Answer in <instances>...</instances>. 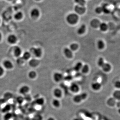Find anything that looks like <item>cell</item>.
I'll list each match as a JSON object with an SVG mask.
<instances>
[{
    "instance_id": "1",
    "label": "cell",
    "mask_w": 120,
    "mask_h": 120,
    "mask_svg": "<svg viewBox=\"0 0 120 120\" xmlns=\"http://www.w3.org/2000/svg\"><path fill=\"white\" fill-rule=\"evenodd\" d=\"M79 16L78 15L75 13H71L69 14L67 18V22L71 24H75L78 22Z\"/></svg>"
},
{
    "instance_id": "2",
    "label": "cell",
    "mask_w": 120,
    "mask_h": 120,
    "mask_svg": "<svg viewBox=\"0 0 120 120\" xmlns=\"http://www.w3.org/2000/svg\"><path fill=\"white\" fill-rule=\"evenodd\" d=\"M18 91L20 95L24 97L29 94L30 91V88L27 85H23L19 88Z\"/></svg>"
},
{
    "instance_id": "3",
    "label": "cell",
    "mask_w": 120,
    "mask_h": 120,
    "mask_svg": "<svg viewBox=\"0 0 120 120\" xmlns=\"http://www.w3.org/2000/svg\"><path fill=\"white\" fill-rule=\"evenodd\" d=\"M70 91L74 94H77L79 92L80 88L79 86L75 83H71L69 86Z\"/></svg>"
},
{
    "instance_id": "4",
    "label": "cell",
    "mask_w": 120,
    "mask_h": 120,
    "mask_svg": "<svg viewBox=\"0 0 120 120\" xmlns=\"http://www.w3.org/2000/svg\"><path fill=\"white\" fill-rule=\"evenodd\" d=\"M53 94L55 98L58 99H60L62 98L63 96L62 91L60 88H55L53 91Z\"/></svg>"
},
{
    "instance_id": "5",
    "label": "cell",
    "mask_w": 120,
    "mask_h": 120,
    "mask_svg": "<svg viewBox=\"0 0 120 120\" xmlns=\"http://www.w3.org/2000/svg\"><path fill=\"white\" fill-rule=\"evenodd\" d=\"M30 51L36 57H39L41 56L42 50L41 48H32Z\"/></svg>"
},
{
    "instance_id": "6",
    "label": "cell",
    "mask_w": 120,
    "mask_h": 120,
    "mask_svg": "<svg viewBox=\"0 0 120 120\" xmlns=\"http://www.w3.org/2000/svg\"><path fill=\"white\" fill-rule=\"evenodd\" d=\"M75 10L76 13L79 15H82L85 12L86 9L84 6H80L78 5L75 7Z\"/></svg>"
},
{
    "instance_id": "7",
    "label": "cell",
    "mask_w": 120,
    "mask_h": 120,
    "mask_svg": "<svg viewBox=\"0 0 120 120\" xmlns=\"http://www.w3.org/2000/svg\"><path fill=\"white\" fill-rule=\"evenodd\" d=\"M11 109L12 106L11 104L7 103L3 107L0 111L2 112V113H6L11 112Z\"/></svg>"
},
{
    "instance_id": "8",
    "label": "cell",
    "mask_w": 120,
    "mask_h": 120,
    "mask_svg": "<svg viewBox=\"0 0 120 120\" xmlns=\"http://www.w3.org/2000/svg\"><path fill=\"white\" fill-rule=\"evenodd\" d=\"M53 78L54 80L56 82H59L61 81L64 79L63 75L59 72H56L54 74Z\"/></svg>"
},
{
    "instance_id": "9",
    "label": "cell",
    "mask_w": 120,
    "mask_h": 120,
    "mask_svg": "<svg viewBox=\"0 0 120 120\" xmlns=\"http://www.w3.org/2000/svg\"><path fill=\"white\" fill-rule=\"evenodd\" d=\"M72 100L73 102L76 104H79L83 101L80 94H76L73 97Z\"/></svg>"
},
{
    "instance_id": "10",
    "label": "cell",
    "mask_w": 120,
    "mask_h": 120,
    "mask_svg": "<svg viewBox=\"0 0 120 120\" xmlns=\"http://www.w3.org/2000/svg\"><path fill=\"white\" fill-rule=\"evenodd\" d=\"M8 42L11 44H14L16 43L17 41V37L14 34H11L8 38Z\"/></svg>"
},
{
    "instance_id": "11",
    "label": "cell",
    "mask_w": 120,
    "mask_h": 120,
    "mask_svg": "<svg viewBox=\"0 0 120 120\" xmlns=\"http://www.w3.org/2000/svg\"><path fill=\"white\" fill-rule=\"evenodd\" d=\"M39 11L37 8H34L30 12V16L32 18L36 19L38 18L39 15Z\"/></svg>"
},
{
    "instance_id": "12",
    "label": "cell",
    "mask_w": 120,
    "mask_h": 120,
    "mask_svg": "<svg viewBox=\"0 0 120 120\" xmlns=\"http://www.w3.org/2000/svg\"><path fill=\"white\" fill-rule=\"evenodd\" d=\"M34 102L36 105L41 106L45 104V100L44 98L42 97H39L35 99Z\"/></svg>"
},
{
    "instance_id": "13",
    "label": "cell",
    "mask_w": 120,
    "mask_h": 120,
    "mask_svg": "<svg viewBox=\"0 0 120 120\" xmlns=\"http://www.w3.org/2000/svg\"><path fill=\"white\" fill-rule=\"evenodd\" d=\"M52 105L55 108L58 109L61 106L60 101L58 99L55 98L53 99L52 102Z\"/></svg>"
},
{
    "instance_id": "14",
    "label": "cell",
    "mask_w": 120,
    "mask_h": 120,
    "mask_svg": "<svg viewBox=\"0 0 120 120\" xmlns=\"http://www.w3.org/2000/svg\"><path fill=\"white\" fill-rule=\"evenodd\" d=\"M101 23L100 21L98 19H94L91 22L90 25L93 28H97L99 27Z\"/></svg>"
},
{
    "instance_id": "15",
    "label": "cell",
    "mask_w": 120,
    "mask_h": 120,
    "mask_svg": "<svg viewBox=\"0 0 120 120\" xmlns=\"http://www.w3.org/2000/svg\"><path fill=\"white\" fill-rule=\"evenodd\" d=\"M101 85L98 82L93 83L91 85V88L92 90L95 91H97L101 89Z\"/></svg>"
},
{
    "instance_id": "16",
    "label": "cell",
    "mask_w": 120,
    "mask_h": 120,
    "mask_svg": "<svg viewBox=\"0 0 120 120\" xmlns=\"http://www.w3.org/2000/svg\"><path fill=\"white\" fill-rule=\"evenodd\" d=\"M14 54L15 56L19 57L22 53V50L19 46H15L14 49Z\"/></svg>"
},
{
    "instance_id": "17",
    "label": "cell",
    "mask_w": 120,
    "mask_h": 120,
    "mask_svg": "<svg viewBox=\"0 0 120 120\" xmlns=\"http://www.w3.org/2000/svg\"><path fill=\"white\" fill-rule=\"evenodd\" d=\"M64 53L65 56L68 58H71L72 57V52L71 49L68 48H66L64 49Z\"/></svg>"
},
{
    "instance_id": "18",
    "label": "cell",
    "mask_w": 120,
    "mask_h": 120,
    "mask_svg": "<svg viewBox=\"0 0 120 120\" xmlns=\"http://www.w3.org/2000/svg\"><path fill=\"white\" fill-rule=\"evenodd\" d=\"M4 65L5 68L8 69H11L13 68V64L11 61L6 60L4 62Z\"/></svg>"
},
{
    "instance_id": "19",
    "label": "cell",
    "mask_w": 120,
    "mask_h": 120,
    "mask_svg": "<svg viewBox=\"0 0 120 120\" xmlns=\"http://www.w3.org/2000/svg\"><path fill=\"white\" fill-rule=\"evenodd\" d=\"M39 63V61L35 59H32L29 62V64L31 67H37Z\"/></svg>"
},
{
    "instance_id": "20",
    "label": "cell",
    "mask_w": 120,
    "mask_h": 120,
    "mask_svg": "<svg viewBox=\"0 0 120 120\" xmlns=\"http://www.w3.org/2000/svg\"><path fill=\"white\" fill-rule=\"evenodd\" d=\"M13 117V115L11 112L4 114L3 119L4 120H11Z\"/></svg>"
},
{
    "instance_id": "21",
    "label": "cell",
    "mask_w": 120,
    "mask_h": 120,
    "mask_svg": "<svg viewBox=\"0 0 120 120\" xmlns=\"http://www.w3.org/2000/svg\"><path fill=\"white\" fill-rule=\"evenodd\" d=\"M13 95L11 92H7L4 94L3 98L7 101V102L9 100H10L12 98Z\"/></svg>"
},
{
    "instance_id": "22",
    "label": "cell",
    "mask_w": 120,
    "mask_h": 120,
    "mask_svg": "<svg viewBox=\"0 0 120 120\" xmlns=\"http://www.w3.org/2000/svg\"><path fill=\"white\" fill-rule=\"evenodd\" d=\"M103 69V71L105 72L109 71L111 68V67L110 64L108 63H105L103 66L101 67Z\"/></svg>"
},
{
    "instance_id": "23",
    "label": "cell",
    "mask_w": 120,
    "mask_h": 120,
    "mask_svg": "<svg viewBox=\"0 0 120 120\" xmlns=\"http://www.w3.org/2000/svg\"><path fill=\"white\" fill-rule=\"evenodd\" d=\"M113 98L116 100L120 101V90H116L114 92L113 94Z\"/></svg>"
},
{
    "instance_id": "24",
    "label": "cell",
    "mask_w": 120,
    "mask_h": 120,
    "mask_svg": "<svg viewBox=\"0 0 120 120\" xmlns=\"http://www.w3.org/2000/svg\"><path fill=\"white\" fill-rule=\"evenodd\" d=\"M86 30V26L84 24H82L77 30V32L79 34H82L85 32Z\"/></svg>"
},
{
    "instance_id": "25",
    "label": "cell",
    "mask_w": 120,
    "mask_h": 120,
    "mask_svg": "<svg viewBox=\"0 0 120 120\" xmlns=\"http://www.w3.org/2000/svg\"><path fill=\"white\" fill-rule=\"evenodd\" d=\"M116 99L114 98H110L107 100V104L109 106H113L116 104Z\"/></svg>"
},
{
    "instance_id": "26",
    "label": "cell",
    "mask_w": 120,
    "mask_h": 120,
    "mask_svg": "<svg viewBox=\"0 0 120 120\" xmlns=\"http://www.w3.org/2000/svg\"><path fill=\"white\" fill-rule=\"evenodd\" d=\"M82 64L81 62H78L75 65L73 69L76 71H79L80 69H82Z\"/></svg>"
},
{
    "instance_id": "27",
    "label": "cell",
    "mask_w": 120,
    "mask_h": 120,
    "mask_svg": "<svg viewBox=\"0 0 120 120\" xmlns=\"http://www.w3.org/2000/svg\"><path fill=\"white\" fill-rule=\"evenodd\" d=\"M23 17V13L19 11L16 13L14 16L15 19L17 20H20L22 19Z\"/></svg>"
},
{
    "instance_id": "28",
    "label": "cell",
    "mask_w": 120,
    "mask_h": 120,
    "mask_svg": "<svg viewBox=\"0 0 120 120\" xmlns=\"http://www.w3.org/2000/svg\"><path fill=\"white\" fill-rule=\"evenodd\" d=\"M99 27L101 31H105L107 30L108 26L107 24L105 23H102L100 24Z\"/></svg>"
},
{
    "instance_id": "29",
    "label": "cell",
    "mask_w": 120,
    "mask_h": 120,
    "mask_svg": "<svg viewBox=\"0 0 120 120\" xmlns=\"http://www.w3.org/2000/svg\"><path fill=\"white\" fill-rule=\"evenodd\" d=\"M25 101L23 96L20 95V96H19V97H17L16 99V102L19 105H22Z\"/></svg>"
},
{
    "instance_id": "30",
    "label": "cell",
    "mask_w": 120,
    "mask_h": 120,
    "mask_svg": "<svg viewBox=\"0 0 120 120\" xmlns=\"http://www.w3.org/2000/svg\"><path fill=\"white\" fill-rule=\"evenodd\" d=\"M28 76L31 79H34L37 76V73L34 71H31L28 73Z\"/></svg>"
},
{
    "instance_id": "31",
    "label": "cell",
    "mask_w": 120,
    "mask_h": 120,
    "mask_svg": "<svg viewBox=\"0 0 120 120\" xmlns=\"http://www.w3.org/2000/svg\"><path fill=\"white\" fill-rule=\"evenodd\" d=\"M7 103V101H5L3 98H0V111L1 110L4 105Z\"/></svg>"
},
{
    "instance_id": "32",
    "label": "cell",
    "mask_w": 120,
    "mask_h": 120,
    "mask_svg": "<svg viewBox=\"0 0 120 120\" xmlns=\"http://www.w3.org/2000/svg\"><path fill=\"white\" fill-rule=\"evenodd\" d=\"M97 45L98 48L100 49H102L105 47V43L101 40H99L98 41Z\"/></svg>"
},
{
    "instance_id": "33",
    "label": "cell",
    "mask_w": 120,
    "mask_h": 120,
    "mask_svg": "<svg viewBox=\"0 0 120 120\" xmlns=\"http://www.w3.org/2000/svg\"><path fill=\"white\" fill-rule=\"evenodd\" d=\"M31 56V54L28 52H25L23 55L22 57L25 60H28Z\"/></svg>"
},
{
    "instance_id": "34",
    "label": "cell",
    "mask_w": 120,
    "mask_h": 120,
    "mask_svg": "<svg viewBox=\"0 0 120 120\" xmlns=\"http://www.w3.org/2000/svg\"><path fill=\"white\" fill-rule=\"evenodd\" d=\"M82 72L83 73H86L88 72L89 71V67L87 65H85L82 67Z\"/></svg>"
},
{
    "instance_id": "35",
    "label": "cell",
    "mask_w": 120,
    "mask_h": 120,
    "mask_svg": "<svg viewBox=\"0 0 120 120\" xmlns=\"http://www.w3.org/2000/svg\"><path fill=\"white\" fill-rule=\"evenodd\" d=\"M75 1L80 6H84L86 4V1L84 0H75Z\"/></svg>"
},
{
    "instance_id": "36",
    "label": "cell",
    "mask_w": 120,
    "mask_h": 120,
    "mask_svg": "<svg viewBox=\"0 0 120 120\" xmlns=\"http://www.w3.org/2000/svg\"><path fill=\"white\" fill-rule=\"evenodd\" d=\"M78 47L79 46H78V45L76 43H72L70 46V49L71 50L75 51L77 49Z\"/></svg>"
},
{
    "instance_id": "37",
    "label": "cell",
    "mask_w": 120,
    "mask_h": 120,
    "mask_svg": "<svg viewBox=\"0 0 120 120\" xmlns=\"http://www.w3.org/2000/svg\"><path fill=\"white\" fill-rule=\"evenodd\" d=\"M105 63L103 58L101 57L98 59V64L99 67H102Z\"/></svg>"
},
{
    "instance_id": "38",
    "label": "cell",
    "mask_w": 120,
    "mask_h": 120,
    "mask_svg": "<svg viewBox=\"0 0 120 120\" xmlns=\"http://www.w3.org/2000/svg\"><path fill=\"white\" fill-rule=\"evenodd\" d=\"M24 59L22 57H19V58L17 60V62L18 64H22L24 61Z\"/></svg>"
},
{
    "instance_id": "39",
    "label": "cell",
    "mask_w": 120,
    "mask_h": 120,
    "mask_svg": "<svg viewBox=\"0 0 120 120\" xmlns=\"http://www.w3.org/2000/svg\"><path fill=\"white\" fill-rule=\"evenodd\" d=\"M95 11L96 13H98V14H100L101 12H103V9H102V7H97V8H95Z\"/></svg>"
},
{
    "instance_id": "40",
    "label": "cell",
    "mask_w": 120,
    "mask_h": 120,
    "mask_svg": "<svg viewBox=\"0 0 120 120\" xmlns=\"http://www.w3.org/2000/svg\"><path fill=\"white\" fill-rule=\"evenodd\" d=\"M80 94L82 96L83 101L86 100L88 97V94L86 92H82Z\"/></svg>"
},
{
    "instance_id": "41",
    "label": "cell",
    "mask_w": 120,
    "mask_h": 120,
    "mask_svg": "<svg viewBox=\"0 0 120 120\" xmlns=\"http://www.w3.org/2000/svg\"><path fill=\"white\" fill-rule=\"evenodd\" d=\"M72 78H73V77L71 75H68L64 77V79L67 81H70L72 79Z\"/></svg>"
},
{
    "instance_id": "42",
    "label": "cell",
    "mask_w": 120,
    "mask_h": 120,
    "mask_svg": "<svg viewBox=\"0 0 120 120\" xmlns=\"http://www.w3.org/2000/svg\"><path fill=\"white\" fill-rule=\"evenodd\" d=\"M102 7L103 9V12H104L105 14H108L109 13V11L108 8L106 7L105 6H103Z\"/></svg>"
},
{
    "instance_id": "43",
    "label": "cell",
    "mask_w": 120,
    "mask_h": 120,
    "mask_svg": "<svg viewBox=\"0 0 120 120\" xmlns=\"http://www.w3.org/2000/svg\"><path fill=\"white\" fill-rule=\"evenodd\" d=\"M114 86L118 89L120 88V81H116L114 84Z\"/></svg>"
},
{
    "instance_id": "44",
    "label": "cell",
    "mask_w": 120,
    "mask_h": 120,
    "mask_svg": "<svg viewBox=\"0 0 120 120\" xmlns=\"http://www.w3.org/2000/svg\"><path fill=\"white\" fill-rule=\"evenodd\" d=\"M4 68L1 66H0V77H1L4 75Z\"/></svg>"
},
{
    "instance_id": "45",
    "label": "cell",
    "mask_w": 120,
    "mask_h": 120,
    "mask_svg": "<svg viewBox=\"0 0 120 120\" xmlns=\"http://www.w3.org/2000/svg\"><path fill=\"white\" fill-rule=\"evenodd\" d=\"M47 120H56L54 117H50L47 118Z\"/></svg>"
},
{
    "instance_id": "46",
    "label": "cell",
    "mask_w": 120,
    "mask_h": 120,
    "mask_svg": "<svg viewBox=\"0 0 120 120\" xmlns=\"http://www.w3.org/2000/svg\"><path fill=\"white\" fill-rule=\"evenodd\" d=\"M2 36L1 33L0 32V41H1V39H2Z\"/></svg>"
},
{
    "instance_id": "47",
    "label": "cell",
    "mask_w": 120,
    "mask_h": 120,
    "mask_svg": "<svg viewBox=\"0 0 120 120\" xmlns=\"http://www.w3.org/2000/svg\"><path fill=\"white\" fill-rule=\"evenodd\" d=\"M72 120H80L79 118H73Z\"/></svg>"
},
{
    "instance_id": "48",
    "label": "cell",
    "mask_w": 120,
    "mask_h": 120,
    "mask_svg": "<svg viewBox=\"0 0 120 120\" xmlns=\"http://www.w3.org/2000/svg\"><path fill=\"white\" fill-rule=\"evenodd\" d=\"M118 112L120 114V108L118 110Z\"/></svg>"
},
{
    "instance_id": "49",
    "label": "cell",
    "mask_w": 120,
    "mask_h": 120,
    "mask_svg": "<svg viewBox=\"0 0 120 120\" xmlns=\"http://www.w3.org/2000/svg\"><path fill=\"white\" fill-rule=\"evenodd\" d=\"M8 0V1H11V0Z\"/></svg>"
},
{
    "instance_id": "50",
    "label": "cell",
    "mask_w": 120,
    "mask_h": 120,
    "mask_svg": "<svg viewBox=\"0 0 120 120\" xmlns=\"http://www.w3.org/2000/svg\"><path fill=\"white\" fill-rule=\"evenodd\" d=\"M35 0L39 1V0Z\"/></svg>"
},
{
    "instance_id": "51",
    "label": "cell",
    "mask_w": 120,
    "mask_h": 120,
    "mask_svg": "<svg viewBox=\"0 0 120 120\" xmlns=\"http://www.w3.org/2000/svg\"></svg>"
}]
</instances>
